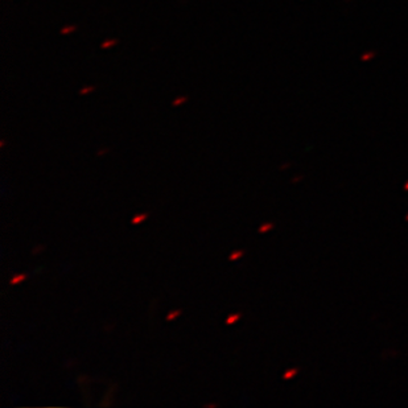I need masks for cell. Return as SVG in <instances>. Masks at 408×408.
<instances>
[{"mask_svg": "<svg viewBox=\"0 0 408 408\" xmlns=\"http://www.w3.org/2000/svg\"><path fill=\"white\" fill-rule=\"evenodd\" d=\"M204 407H208V408H209V407H211V408H215V407H217V404H215V403H209V404H205Z\"/></svg>", "mask_w": 408, "mask_h": 408, "instance_id": "5bb4252c", "label": "cell"}, {"mask_svg": "<svg viewBox=\"0 0 408 408\" xmlns=\"http://www.w3.org/2000/svg\"><path fill=\"white\" fill-rule=\"evenodd\" d=\"M245 255V250H236V251H232L230 255H228V260H238L239 258H242V256Z\"/></svg>", "mask_w": 408, "mask_h": 408, "instance_id": "277c9868", "label": "cell"}, {"mask_svg": "<svg viewBox=\"0 0 408 408\" xmlns=\"http://www.w3.org/2000/svg\"><path fill=\"white\" fill-rule=\"evenodd\" d=\"M107 152H108V149H107V148H104V149H100V151H98L97 155H98V156H103L104 153H107Z\"/></svg>", "mask_w": 408, "mask_h": 408, "instance_id": "4fadbf2b", "label": "cell"}, {"mask_svg": "<svg viewBox=\"0 0 408 408\" xmlns=\"http://www.w3.org/2000/svg\"><path fill=\"white\" fill-rule=\"evenodd\" d=\"M295 373H296V370H289L288 373L284 374V378H287V379H288V378H292V375H294Z\"/></svg>", "mask_w": 408, "mask_h": 408, "instance_id": "7c38bea8", "label": "cell"}, {"mask_svg": "<svg viewBox=\"0 0 408 408\" xmlns=\"http://www.w3.org/2000/svg\"><path fill=\"white\" fill-rule=\"evenodd\" d=\"M183 313V311L181 309H174V311H170L168 315H166V321H173L174 318H177L179 316Z\"/></svg>", "mask_w": 408, "mask_h": 408, "instance_id": "5b68a950", "label": "cell"}, {"mask_svg": "<svg viewBox=\"0 0 408 408\" xmlns=\"http://www.w3.org/2000/svg\"><path fill=\"white\" fill-rule=\"evenodd\" d=\"M94 90H95V87H94V86L83 87V89H81L80 94H81V95H85V94H89V93H91V91H94Z\"/></svg>", "mask_w": 408, "mask_h": 408, "instance_id": "ba28073f", "label": "cell"}, {"mask_svg": "<svg viewBox=\"0 0 408 408\" xmlns=\"http://www.w3.org/2000/svg\"><path fill=\"white\" fill-rule=\"evenodd\" d=\"M27 277H28L27 273H16V275H14V276L11 277L10 284L11 285H18V284L23 283Z\"/></svg>", "mask_w": 408, "mask_h": 408, "instance_id": "6da1fadb", "label": "cell"}, {"mask_svg": "<svg viewBox=\"0 0 408 408\" xmlns=\"http://www.w3.org/2000/svg\"><path fill=\"white\" fill-rule=\"evenodd\" d=\"M148 217H149L148 213H140V214H136L134 215V218L131 219V223L132 225H140V223L144 222Z\"/></svg>", "mask_w": 408, "mask_h": 408, "instance_id": "7a4b0ae2", "label": "cell"}, {"mask_svg": "<svg viewBox=\"0 0 408 408\" xmlns=\"http://www.w3.org/2000/svg\"><path fill=\"white\" fill-rule=\"evenodd\" d=\"M115 44H116V40H107V41H104L102 44V48H108V46L115 45Z\"/></svg>", "mask_w": 408, "mask_h": 408, "instance_id": "30bf717a", "label": "cell"}, {"mask_svg": "<svg viewBox=\"0 0 408 408\" xmlns=\"http://www.w3.org/2000/svg\"><path fill=\"white\" fill-rule=\"evenodd\" d=\"M241 317H242L241 312H237V313H231V315H228L227 318H226V325H232V324H236L238 320H241Z\"/></svg>", "mask_w": 408, "mask_h": 408, "instance_id": "3957f363", "label": "cell"}, {"mask_svg": "<svg viewBox=\"0 0 408 408\" xmlns=\"http://www.w3.org/2000/svg\"><path fill=\"white\" fill-rule=\"evenodd\" d=\"M74 31H76V27L70 25V27L64 28L63 31H61V33H63V35H68V33H70V32H74Z\"/></svg>", "mask_w": 408, "mask_h": 408, "instance_id": "9c48e42d", "label": "cell"}, {"mask_svg": "<svg viewBox=\"0 0 408 408\" xmlns=\"http://www.w3.org/2000/svg\"><path fill=\"white\" fill-rule=\"evenodd\" d=\"M42 250H44V246H36L35 249H33V251H32V254H33V255H36V254L41 253Z\"/></svg>", "mask_w": 408, "mask_h": 408, "instance_id": "8fae6325", "label": "cell"}, {"mask_svg": "<svg viewBox=\"0 0 408 408\" xmlns=\"http://www.w3.org/2000/svg\"><path fill=\"white\" fill-rule=\"evenodd\" d=\"M273 227V225L272 223H264V225H262L259 227V230H258V231L260 232V234H263V232H267V231H270L271 228Z\"/></svg>", "mask_w": 408, "mask_h": 408, "instance_id": "52a82bcc", "label": "cell"}, {"mask_svg": "<svg viewBox=\"0 0 408 408\" xmlns=\"http://www.w3.org/2000/svg\"><path fill=\"white\" fill-rule=\"evenodd\" d=\"M187 100H188L187 97H179V98H176V99L173 100L172 106H173V107H177V106H180V104L185 103Z\"/></svg>", "mask_w": 408, "mask_h": 408, "instance_id": "8992f818", "label": "cell"}]
</instances>
